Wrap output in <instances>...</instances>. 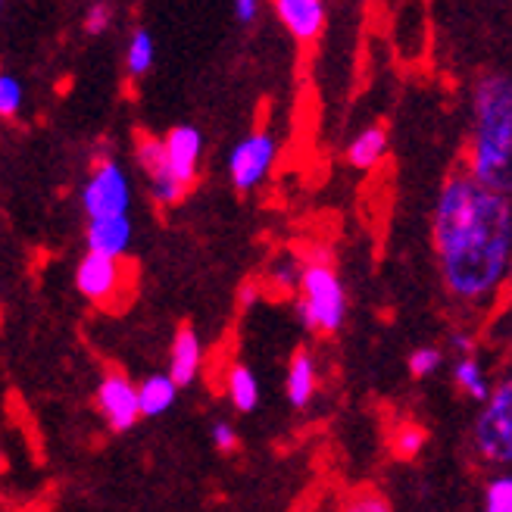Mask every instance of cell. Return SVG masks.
Returning a JSON list of instances; mask_svg holds the SVG:
<instances>
[{
	"label": "cell",
	"mask_w": 512,
	"mask_h": 512,
	"mask_svg": "<svg viewBox=\"0 0 512 512\" xmlns=\"http://www.w3.org/2000/svg\"><path fill=\"white\" fill-rule=\"evenodd\" d=\"M297 316L303 328L319 331V335H338L347 319V291L325 253H313L300 263V285H297Z\"/></svg>",
	"instance_id": "3"
},
{
	"label": "cell",
	"mask_w": 512,
	"mask_h": 512,
	"mask_svg": "<svg viewBox=\"0 0 512 512\" xmlns=\"http://www.w3.org/2000/svg\"><path fill=\"white\" fill-rule=\"evenodd\" d=\"M431 235L447 291L466 303L488 300L512 266V197L456 172L441 188Z\"/></svg>",
	"instance_id": "1"
},
{
	"label": "cell",
	"mask_w": 512,
	"mask_h": 512,
	"mask_svg": "<svg viewBox=\"0 0 512 512\" xmlns=\"http://www.w3.org/2000/svg\"><path fill=\"white\" fill-rule=\"evenodd\" d=\"M475 450L484 463L512 466V375L503 378L475 422Z\"/></svg>",
	"instance_id": "4"
},
{
	"label": "cell",
	"mask_w": 512,
	"mask_h": 512,
	"mask_svg": "<svg viewBox=\"0 0 512 512\" xmlns=\"http://www.w3.org/2000/svg\"><path fill=\"white\" fill-rule=\"evenodd\" d=\"M256 297H260V294H256V285H253V281H247V285H241V291H238V306H241V310H250Z\"/></svg>",
	"instance_id": "28"
},
{
	"label": "cell",
	"mask_w": 512,
	"mask_h": 512,
	"mask_svg": "<svg viewBox=\"0 0 512 512\" xmlns=\"http://www.w3.org/2000/svg\"><path fill=\"white\" fill-rule=\"evenodd\" d=\"M256 16H260V7H256L253 0H238V4H235V19L238 22L250 25V22H256Z\"/></svg>",
	"instance_id": "27"
},
{
	"label": "cell",
	"mask_w": 512,
	"mask_h": 512,
	"mask_svg": "<svg viewBox=\"0 0 512 512\" xmlns=\"http://www.w3.org/2000/svg\"><path fill=\"white\" fill-rule=\"evenodd\" d=\"M469 175L484 188L512 197V79L503 72L481 75L472 94Z\"/></svg>",
	"instance_id": "2"
},
{
	"label": "cell",
	"mask_w": 512,
	"mask_h": 512,
	"mask_svg": "<svg viewBox=\"0 0 512 512\" xmlns=\"http://www.w3.org/2000/svg\"><path fill=\"white\" fill-rule=\"evenodd\" d=\"M441 350L438 347H416L413 353H409V360H406V366H409V375L413 378H425V375H431L434 369L441 366Z\"/></svg>",
	"instance_id": "21"
},
{
	"label": "cell",
	"mask_w": 512,
	"mask_h": 512,
	"mask_svg": "<svg viewBox=\"0 0 512 512\" xmlns=\"http://www.w3.org/2000/svg\"><path fill=\"white\" fill-rule=\"evenodd\" d=\"M344 512H391V509H388V503L378 500L375 494H360Z\"/></svg>",
	"instance_id": "26"
},
{
	"label": "cell",
	"mask_w": 512,
	"mask_h": 512,
	"mask_svg": "<svg viewBox=\"0 0 512 512\" xmlns=\"http://www.w3.org/2000/svg\"><path fill=\"white\" fill-rule=\"evenodd\" d=\"M228 397H232L235 409H241V413H250V409H256V403H260V384H256L247 366L228 369Z\"/></svg>",
	"instance_id": "17"
},
{
	"label": "cell",
	"mask_w": 512,
	"mask_h": 512,
	"mask_svg": "<svg viewBox=\"0 0 512 512\" xmlns=\"http://www.w3.org/2000/svg\"><path fill=\"white\" fill-rule=\"evenodd\" d=\"M163 141H166L172 175L191 191L197 182V163H200V147H203L200 132L194 125H175Z\"/></svg>",
	"instance_id": "10"
},
{
	"label": "cell",
	"mask_w": 512,
	"mask_h": 512,
	"mask_svg": "<svg viewBox=\"0 0 512 512\" xmlns=\"http://www.w3.org/2000/svg\"><path fill=\"white\" fill-rule=\"evenodd\" d=\"M275 13H278L281 25H285L300 44L316 41L325 29V19H328L322 0H278Z\"/></svg>",
	"instance_id": "11"
},
{
	"label": "cell",
	"mask_w": 512,
	"mask_h": 512,
	"mask_svg": "<svg viewBox=\"0 0 512 512\" xmlns=\"http://www.w3.org/2000/svg\"><path fill=\"white\" fill-rule=\"evenodd\" d=\"M135 160L144 169V175L150 178V191H153V197L163 203V207H169V203H178L188 194V188L172 175L166 141L153 138L150 132H138V138H135Z\"/></svg>",
	"instance_id": "6"
},
{
	"label": "cell",
	"mask_w": 512,
	"mask_h": 512,
	"mask_svg": "<svg viewBox=\"0 0 512 512\" xmlns=\"http://www.w3.org/2000/svg\"><path fill=\"white\" fill-rule=\"evenodd\" d=\"M453 378H456L459 391H463L466 397L488 403V397H491L494 388H488V378H484V372H481L475 356H459V363L453 369Z\"/></svg>",
	"instance_id": "18"
},
{
	"label": "cell",
	"mask_w": 512,
	"mask_h": 512,
	"mask_svg": "<svg viewBox=\"0 0 512 512\" xmlns=\"http://www.w3.org/2000/svg\"><path fill=\"white\" fill-rule=\"evenodd\" d=\"M484 512H512V475H497L484 488Z\"/></svg>",
	"instance_id": "20"
},
{
	"label": "cell",
	"mask_w": 512,
	"mask_h": 512,
	"mask_svg": "<svg viewBox=\"0 0 512 512\" xmlns=\"http://www.w3.org/2000/svg\"><path fill=\"white\" fill-rule=\"evenodd\" d=\"M453 347L463 350V356H472V338L463 335V331H459V335H453Z\"/></svg>",
	"instance_id": "29"
},
{
	"label": "cell",
	"mask_w": 512,
	"mask_h": 512,
	"mask_svg": "<svg viewBox=\"0 0 512 512\" xmlns=\"http://www.w3.org/2000/svg\"><path fill=\"white\" fill-rule=\"evenodd\" d=\"M275 163V141L266 132H253L244 141L235 144L232 157H228V175H232V185L247 194L263 182Z\"/></svg>",
	"instance_id": "7"
},
{
	"label": "cell",
	"mask_w": 512,
	"mask_h": 512,
	"mask_svg": "<svg viewBox=\"0 0 512 512\" xmlns=\"http://www.w3.org/2000/svg\"><path fill=\"white\" fill-rule=\"evenodd\" d=\"M316 394V360L310 350H297L288 363V400L291 406H306Z\"/></svg>",
	"instance_id": "14"
},
{
	"label": "cell",
	"mask_w": 512,
	"mask_h": 512,
	"mask_svg": "<svg viewBox=\"0 0 512 512\" xmlns=\"http://www.w3.org/2000/svg\"><path fill=\"white\" fill-rule=\"evenodd\" d=\"M88 253L107 256V260H119V256L132 244V222L128 216H107V219H88Z\"/></svg>",
	"instance_id": "12"
},
{
	"label": "cell",
	"mask_w": 512,
	"mask_h": 512,
	"mask_svg": "<svg viewBox=\"0 0 512 512\" xmlns=\"http://www.w3.org/2000/svg\"><path fill=\"white\" fill-rule=\"evenodd\" d=\"M97 409L113 431H128L141 419L138 388L125 375L107 372L104 381H100V388H97Z\"/></svg>",
	"instance_id": "8"
},
{
	"label": "cell",
	"mask_w": 512,
	"mask_h": 512,
	"mask_svg": "<svg viewBox=\"0 0 512 512\" xmlns=\"http://www.w3.org/2000/svg\"><path fill=\"white\" fill-rule=\"evenodd\" d=\"M422 444H425V431L419 425H403L394 438V447L403 459H413L422 450Z\"/></svg>",
	"instance_id": "23"
},
{
	"label": "cell",
	"mask_w": 512,
	"mask_h": 512,
	"mask_svg": "<svg viewBox=\"0 0 512 512\" xmlns=\"http://www.w3.org/2000/svg\"><path fill=\"white\" fill-rule=\"evenodd\" d=\"M200 363H203V350L197 341V331L191 325H182L175 331L172 353H169V375L178 388L194 384V378L200 375Z\"/></svg>",
	"instance_id": "13"
},
{
	"label": "cell",
	"mask_w": 512,
	"mask_h": 512,
	"mask_svg": "<svg viewBox=\"0 0 512 512\" xmlns=\"http://www.w3.org/2000/svg\"><path fill=\"white\" fill-rule=\"evenodd\" d=\"M153 54H157V47H153V38L147 29H135L132 41H128V50H125V69L132 79H141V75L150 72L153 66Z\"/></svg>",
	"instance_id": "19"
},
{
	"label": "cell",
	"mask_w": 512,
	"mask_h": 512,
	"mask_svg": "<svg viewBox=\"0 0 512 512\" xmlns=\"http://www.w3.org/2000/svg\"><path fill=\"white\" fill-rule=\"evenodd\" d=\"M178 394V384L172 381V375L160 372V375H150L141 381L138 397H141V416H163L166 409L175 403Z\"/></svg>",
	"instance_id": "16"
},
{
	"label": "cell",
	"mask_w": 512,
	"mask_h": 512,
	"mask_svg": "<svg viewBox=\"0 0 512 512\" xmlns=\"http://www.w3.org/2000/svg\"><path fill=\"white\" fill-rule=\"evenodd\" d=\"M384 153H388V128L372 125L366 132L356 135L353 144L347 147V163L356 169H372Z\"/></svg>",
	"instance_id": "15"
},
{
	"label": "cell",
	"mask_w": 512,
	"mask_h": 512,
	"mask_svg": "<svg viewBox=\"0 0 512 512\" xmlns=\"http://www.w3.org/2000/svg\"><path fill=\"white\" fill-rule=\"evenodd\" d=\"M128 203H132V188H128L125 169L113 160L104 157L97 160L88 185L82 191V207L88 219H107V216H128Z\"/></svg>",
	"instance_id": "5"
},
{
	"label": "cell",
	"mask_w": 512,
	"mask_h": 512,
	"mask_svg": "<svg viewBox=\"0 0 512 512\" xmlns=\"http://www.w3.org/2000/svg\"><path fill=\"white\" fill-rule=\"evenodd\" d=\"M110 22H113V7L107 4H94L85 16V32L88 35H104L110 29Z\"/></svg>",
	"instance_id": "24"
},
{
	"label": "cell",
	"mask_w": 512,
	"mask_h": 512,
	"mask_svg": "<svg viewBox=\"0 0 512 512\" xmlns=\"http://www.w3.org/2000/svg\"><path fill=\"white\" fill-rule=\"evenodd\" d=\"M213 444H216V450H222V453H232V450H238V431L228 425V422H216L213 425Z\"/></svg>",
	"instance_id": "25"
},
{
	"label": "cell",
	"mask_w": 512,
	"mask_h": 512,
	"mask_svg": "<svg viewBox=\"0 0 512 512\" xmlns=\"http://www.w3.org/2000/svg\"><path fill=\"white\" fill-rule=\"evenodd\" d=\"M75 285H79V291L88 300L107 303V300H113V294L122 285V266H119V260H107V256L88 253L79 263V269H75Z\"/></svg>",
	"instance_id": "9"
},
{
	"label": "cell",
	"mask_w": 512,
	"mask_h": 512,
	"mask_svg": "<svg viewBox=\"0 0 512 512\" xmlns=\"http://www.w3.org/2000/svg\"><path fill=\"white\" fill-rule=\"evenodd\" d=\"M22 107V85L19 79H13V75H0V113H4L7 119L16 116Z\"/></svg>",
	"instance_id": "22"
}]
</instances>
